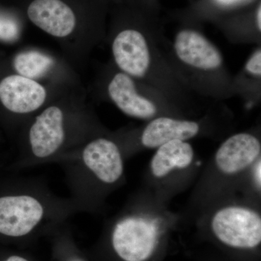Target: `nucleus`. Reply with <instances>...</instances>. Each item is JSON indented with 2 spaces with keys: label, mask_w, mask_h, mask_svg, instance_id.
<instances>
[{
  "label": "nucleus",
  "mask_w": 261,
  "mask_h": 261,
  "mask_svg": "<svg viewBox=\"0 0 261 261\" xmlns=\"http://www.w3.org/2000/svg\"><path fill=\"white\" fill-rule=\"evenodd\" d=\"M125 157L116 140L97 136L53 161L64 171L69 200L79 213L100 214L124 184Z\"/></svg>",
  "instance_id": "obj_1"
},
{
  "label": "nucleus",
  "mask_w": 261,
  "mask_h": 261,
  "mask_svg": "<svg viewBox=\"0 0 261 261\" xmlns=\"http://www.w3.org/2000/svg\"><path fill=\"white\" fill-rule=\"evenodd\" d=\"M111 50L119 70L157 91L181 113L191 107L194 92L181 80L168 60L164 39L126 29L113 39Z\"/></svg>",
  "instance_id": "obj_2"
},
{
  "label": "nucleus",
  "mask_w": 261,
  "mask_h": 261,
  "mask_svg": "<svg viewBox=\"0 0 261 261\" xmlns=\"http://www.w3.org/2000/svg\"><path fill=\"white\" fill-rule=\"evenodd\" d=\"M78 213L69 198L56 195L44 180L23 177L0 195V236L24 240L53 232Z\"/></svg>",
  "instance_id": "obj_3"
},
{
  "label": "nucleus",
  "mask_w": 261,
  "mask_h": 261,
  "mask_svg": "<svg viewBox=\"0 0 261 261\" xmlns=\"http://www.w3.org/2000/svg\"><path fill=\"white\" fill-rule=\"evenodd\" d=\"M168 44L169 49L164 39L168 60L194 93L216 98L236 93L234 79L226 68L222 53L203 34L195 29H182Z\"/></svg>",
  "instance_id": "obj_4"
},
{
  "label": "nucleus",
  "mask_w": 261,
  "mask_h": 261,
  "mask_svg": "<svg viewBox=\"0 0 261 261\" xmlns=\"http://www.w3.org/2000/svg\"><path fill=\"white\" fill-rule=\"evenodd\" d=\"M27 128L23 149L16 163L17 167L23 169L53 163L96 137L97 132L88 118L70 114L58 106L43 110Z\"/></svg>",
  "instance_id": "obj_5"
},
{
  "label": "nucleus",
  "mask_w": 261,
  "mask_h": 261,
  "mask_svg": "<svg viewBox=\"0 0 261 261\" xmlns=\"http://www.w3.org/2000/svg\"><path fill=\"white\" fill-rule=\"evenodd\" d=\"M167 221L162 213L147 210L140 197H132L107 221L113 251L123 261L148 260L157 248Z\"/></svg>",
  "instance_id": "obj_6"
},
{
  "label": "nucleus",
  "mask_w": 261,
  "mask_h": 261,
  "mask_svg": "<svg viewBox=\"0 0 261 261\" xmlns=\"http://www.w3.org/2000/svg\"><path fill=\"white\" fill-rule=\"evenodd\" d=\"M207 222L213 234L226 246L249 250L260 245L261 215L251 205L222 204L211 212Z\"/></svg>",
  "instance_id": "obj_7"
},
{
  "label": "nucleus",
  "mask_w": 261,
  "mask_h": 261,
  "mask_svg": "<svg viewBox=\"0 0 261 261\" xmlns=\"http://www.w3.org/2000/svg\"><path fill=\"white\" fill-rule=\"evenodd\" d=\"M143 84L119 70L108 84V94L123 114L136 119L149 121L161 115L181 114L157 91L149 87L142 90Z\"/></svg>",
  "instance_id": "obj_8"
},
{
  "label": "nucleus",
  "mask_w": 261,
  "mask_h": 261,
  "mask_svg": "<svg viewBox=\"0 0 261 261\" xmlns=\"http://www.w3.org/2000/svg\"><path fill=\"white\" fill-rule=\"evenodd\" d=\"M207 121L190 119L185 117L161 115L147 122L137 134V137H128L117 141L125 159L139 147L157 149L173 140L188 141L207 133Z\"/></svg>",
  "instance_id": "obj_9"
},
{
  "label": "nucleus",
  "mask_w": 261,
  "mask_h": 261,
  "mask_svg": "<svg viewBox=\"0 0 261 261\" xmlns=\"http://www.w3.org/2000/svg\"><path fill=\"white\" fill-rule=\"evenodd\" d=\"M261 159V142L251 132L229 136L215 152L213 167L218 177L233 180L247 175L254 163Z\"/></svg>",
  "instance_id": "obj_10"
},
{
  "label": "nucleus",
  "mask_w": 261,
  "mask_h": 261,
  "mask_svg": "<svg viewBox=\"0 0 261 261\" xmlns=\"http://www.w3.org/2000/svg\"><path fill=\"white\" fill-rule=\"evenodd\" d=\"M155 149L149 162L148 177L158 189L169 188L195 168V151L188 141H171Z\"/></svg>",
  "instance_id": "obj_11"
},
{
  "label": "nucleus",
  "mask_w": 261,
  "mask_h": 261,
  "mask_svg": "<svg viewBox=\"0 0 261 261\" xmlns=\"http://www.w3.org/2000/svg\"><path fill=\"white\" fill-rule=\"evenodd\" d=\"M47 90L37 81L11 75L0 82V101L10 113L25 117L37 112L47 99Z\"/></svg>",
  "instance_id": "obj_12"
},
{
  "label": "nucleus",
  "mask_w": 261,
  "mask_h": 261,
  "mask_svg": "<svg viewBox=\"0 0 261 261\" xmlns=\"http://www.w3.org/2000/svg\"><path fill=\"white\" fill-rule=\"evenodd\" d=\"M27 13L34 25L55 37H68L76 24L73 10L61 0H34Z\"/></svg>",
  "instance_id": "obj_13"
},
{
  "label": "nucleus",
  "mask_w": 261,
  "mask_h": 261,
  "mask_svg": "<svg viewBox=\"0 0 261 261\" xmlns=\"http://www.w3.org/2000/svg\"><path fill=\"white\" fill-rule=\"evenodd\" d=\"M13 65L19 75L35 80L47 74L54 61L40 51H25L15 57Z\"/></svg>",
  "instance_id": "obj_14"
},
{
  "label": "nucleus",
  "mask_w": 261,
  "mask_h": 261,
  "mask_svg": "<svg viewBox=\"0 0 261 261\" xmlns=\"http://www.w3.org/2000/svg\"><path fill=\"white\" fill-rule=\"evenodd\" d=\"M242 75H239L238 78H234V83L237 82H243L238 84L236 86V91L238 92V89L240 86L245 83L247 80L250 82L255 81V83L258 84L260 82L261 79V48H256L250 56L247 58L246 63L244 65V68L241 72Z\"/></svg>",
  "instance_id": "obj_15"
},
{
  "label": "nucleus",
  "mask_w": 261,
  "mask_h": 261,
  "mask_svg": "<svg viewBox=\"0 0 261 261\" xmlns=\"http://www.w3.org/2000/svg\"><path fill=\"white\" fill-rule=\"evenodd\" d=\"M20 34L18 22L10 17L0 15V40L13 42L16 40Z\"/></svg>",
  "instance_id": "obj_16"
},
{
  "label": "nucleus",
  "mask_w": 261,
  "mask_h": 261,
  "mask_svg": "<svg viewBox=\"0 0 261 261\" xmlns=\"http://www.w3.org/2000/svg\"><path fill=\"white\" fill-rule=\"evenodd\" d=\"M215 3L222 8H234V7L239 6L249 3L251 0H214Z\"/></svg>",
  "instance_id": "obj_17"
},
{
  "label": "nucleus",
  "mask_w": 261,
  "mask_h": 261,
  "mask_svg": "<svg viewBox=\"0 0 261 261\" xmlns=\"http://www.w3.org/2000/svg\"><path fill=\"white\" fill-rule=\"evenodd\" d=\"M0 261H31L27 257L18 254H10L5 255L3 258L0 259Z\"/></svg>",
  "instance_id": "obj_18"
},
{
  "label": "nucleus",
  "mask_w": 261,
  "mask_h": 261,
  "mask_svg": "<svg viewBox=\"0 0 261 261\" xmlns=\"http://www.w3.org/2000/svg\"><path fill=\"white\" fill-rule=\"evenodd\" d=\"M68 256L64 257L63 261H86L83 257L73 251H69Z\"/></svg>",
  "instance_id": "obj_19"
},
{
  "label": "nucleus",
  "mask_w": 261,
  "mask_h": 261,
  "mask_svg": "<svg viewBox=\"0 0 261 261\" xmlns=\"http://www.w3.org/2000/svg\"><path fill=\"white\" fill-rule=\"evenodd\" d=\"M255 21H256V27L259 32H261V5H259L256 11V16H255Z\"/></svg>",
  "instance_id": "obj_20"
}]
</instances>
